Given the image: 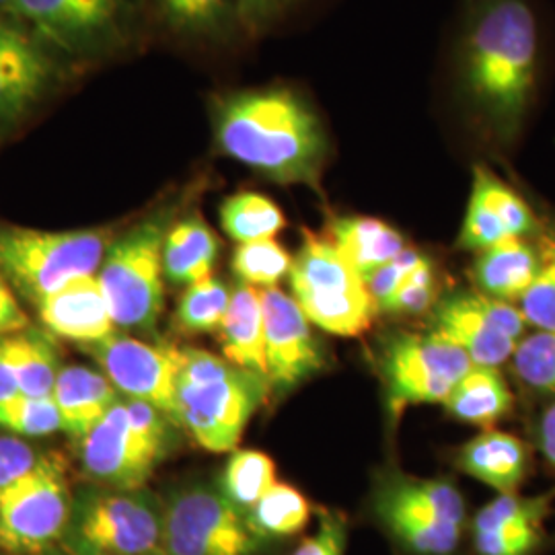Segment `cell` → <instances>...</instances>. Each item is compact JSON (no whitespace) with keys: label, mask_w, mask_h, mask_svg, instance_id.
<instances>
[{"label":"cell","mask_w":555,"mask_h":555,"mask_svg":"<svg viewBox=\"0 0 555 555\" xmlns=\"http://www.w3.org/2000/svg\"><path fill=\"white\" fill-rule=\"evenodd\" d=\"M539 79V25L529 0H476L456 59V95L488 139L513 144Z\"/></svg>","instance_id":"1"},{"label":"cell","mask_w":555,"mask_h":555,"mask_svg":"<svg viewBox=\"0 0 555 555\" xmlns=\"http://www.w3.org/2000/svg\"><path fill=\"white\" fill-rule=\"evenodd\" d=\"M220 153L282 185L319 188L332 142L315 105L286 85L241 89L212 101Z\"/></svg>","instance_id":"2"},{"label":"cell","mask_w":555,"mask_h":555,"mask_svg":"<svg viewBox=\"0 0 555 555\" xmlns=\"http://www.w3.org/2000/svg\"><path fill=\"white\" fill-rule=\"evenodd\" d=\"M270 385L206 350H183L178 380L176 424L202 449L229 453L238 444Z\"/></svg>","instance_id":"3"},{"label":"cell","mask_w":555,"mask_h":555,"mask_svg":"<svg viewBox=\"0 0 555 555\" xmlns=\"http://www.w3.org/2000/svg\"><path fill=\"white\" fill-rule=\"evenodd\" d=\"M176 422L155 405L126 399L80 438L85 474L105 488L139 490L171 447Z\"/></svg>","instance_id":"4"},{"label":"cell","mask_w":555,"mask_h":555,"mask_svg":"<svg viewBox=\"0 0 555 555\" xmlns=\"http://www.w3.org/2000/svg\"><path fill=\"white\" fill-rule=\"evenodd\" d=\"M109 247L103 229L0 227V274L34 305L80 278L98 276Z\"/></svg>","instance_id":"5"},{"label":"cell","mask_w":555,"mask_h":555,"mask_svg":"<svg viewBox=\"0 0 555 555\" xmlns=\"http://www.w3.org/2000/svg\"><path fill=\"white\" fill-rule=\"evenodd\" d=\"M288 282L302 313L327 334L357 337L375 321L377 305L364 280L325 235L302 233Z\"/></svg>","instance_id":"6"},{"label":"cell","mask_w":555,"mask_h":555,"mask_svg":"<svg viewBox=\"0 0 555 555\" xmlns=\"http://www.w3.org/2000/svg\"><path fill=\"white\" fill-rule=\"evenodd\" d=\"M62 543L70 555H165L163 502L144 488L85 490L73 496Z\"/></svg>","instance_id":"7"},{"label":"cell","mask_w":555,"mask_h":555,"mask_svg":"<svg viewBox=\"0 0 555 555\" xmlns=\"http://www.w3.org/2000/svg\"><path fill=\"white\" fill-rule=\"evenodd\" d=\"M169 227V212L163 210L109 243L98 280L116 327L155 332L165 298L163 247Z\"/></svg>","instance_id":"8"},{"label":"cell","mask_w":555,"mask_h":555,"mask_svg":"<svg viewBox=\"0 0 555 555\" xmlns=\"http://www.w3.org/2000/svg\"><path fill=\"white\" fill-rule=\"evenodd\" d=\"M73 511V494L64 461L54 453L0 494V550L9 554H41L62 541Z\"/></svg>","instance_id":"9"},{"label":"cell","mask_w":555,"mask_h":555,"mask_svg":"<svg viewBox=\"0 0 555 555\" xmlns=\"http://www.w3.org/2000/svg\"><path fill=\"white\" fill-rule=\"evenodd\" d=\"M259 545L245 513L219 486L194 483L163 502L165 555H256Z\"/></svg>","instance_id":"10"},{"label":"cell","mask_w":555,"mask_h":555,"mask_svg":"<svg viewBox=\"0 0 555 555\" xmlns=\"http://www.w3.org/2000/svg\"><path fill=\"white\" fill-rule=\"evenodd\" d=\"M472 366V358L435 332L397 334L380 357L391 412L399 414L405 405L417 403H444Z\"/></svg>","instance_id":"11"},{"label":"cell","mask_w":555,"mask_h":555,"mask_svg":"<svg viewBox=\"0 0 555 555\" xmlns=\"http://www.w3.org/2000/svg\"><path fill=\"white\" fill-rule=\"evenodd\" d=\"M527 319L515 302L474 291L440 298L430 318V332L456 344L476 366H500L515 357L525 337Z\"/></svg>","instance_id":"12"},{"label":"cell","mask_w":555,"mask_h":555,"mask_svg":"<svg viewBox=\"0 0 555 555\" xmlns=\"http://www.w3.org/2000/svg\"><path fill=\"white\" fill-rule=\"evenodd\" d=\"M82 348L100 362L101 373L112 380L118 393L146 401L176 422L183 350L118 334Z\"/></svg>","instance_id":"13"},{"label":"cell","mask_w":555,"mask_h":555,"mask_svg":"<svg viewBox=\"0 0 555 555\" xmlns=\"http://www.w3.org/2000/svg\"><path fill=\"white\" fill-rule=\"evenodd\" d=\"M263 309V339L268 385L286 393L323 369V352L311 332V321L297 300L280 288H259Z\"/></svg>","instance_id":"14"},{"label":"cell","mask_w":555,"mask_h":555,"mask_svg":"<svg viewBox=\"0 0 555 555\" xmlns=\"http://www.w3.org/2000/svg\"><path fill=\"white\" fill-rule=\"evenodd\" d=\"M11 7L36 36L70 54L98 46L121 17V0H11Z\"/></svg>","instance_id":"15"},{"label":"cell","mask_w":555,"mask_h":555,"mask_svg":"<svg viewBox=\"0 0 555 555\" xmlns=\"http://www.w3.org/2000/svg\"><path fill=\"white\" fill-rule=\"evenodd\" d=\"M54 79L40 43L20 27L0 21V137L25 118Z\"/></svg>","instance_id":"16"},{"label":"cell","mask_w":555,"mask_h":555,"mask_svg":"<svg viewBox=\"0 0 555 555\" xmlns=\"http://www.w3.org/2000/svg\"><path fill=\"white\" fill-rule=\"evenodd\" d=\"M36 307L41 325L52 336L77 341L80 346L100 344L116 336V321L98 276L80 278L43 298Z\"/></svg>","instance_id":"17"},{"label":"cell","mask_w":555,"mask_h":555,"mask_svg":"<svg viewBox=\"0 0 555 555\" xmlns=\"http://www.w3.org/2000/svg\"><path fill=\"white\" fill-rule=\"evenodd\" d=\"M373 513L397 545L414 555H455L463 527L444 522L405 500L383 479L373 498Z\"/></svg>","instance_id":"18"},{"label":"cell","mask_w":555,"mask_h":555,"mask_svg":"<svg viewBox=\"0 0 555 555\" xmlns=\"http://www.w3.org/2000/svg\"><path fill=\"white\" fill-rule=\"evenodd\" d=\"M539 268V243L531 238L511 237L479 251L469 274L477 293L518 305L533 284Z\"/></svg>","instance_id":"19"},{"label":"cell","mask_w":555,"mask_h":555,"mask_svg":"<svg viewBox=\"0 0 555 555\" xmlns=\"http://www.w3.org/2000/svg\"><path fill=\"white\" fill-rule=\"evenodd\" d=\"M118 389L103 373L87 366L60 369L52 397L59 405L62 430L80 440L118 403Z\"/></svg>","instance_id":"20"},{"label":"cell","mask_w":555,"mask_h":555,"mask_svg":"<svg viewBox=\"0 0 555 555\" xmlns=\"http://www.w3.org/2000/svg\"><path fill=\"white\" fill-rule=\"evenodd\" d=\"M456 465L498 494H513L529 472V451L520 438L488 430L461 449Z\"/></svg>","instance_id":"21"},{"label":"cell","mask_w":555,"mask_h":555,"mask_svg":"<svg viewBox=\"0 0 555 555\" xmlns=\"http://www.w3.org/2000/svg\"><path fill=\"white\" fill-rule=\"evenodd\" d=\"M219 339L224 360L268 380L259 288L247 284H238L233 288L227 315L220 325Z\"/></svg>","instance_id":"22"},{"label":"cell","mask_w":555,"mask_h":555,"mask_svg":"<svg viewBox=\"0 0 555 555\" xmlns=\"http://www.w3.org/2000/svg\"><path fill=\"white\" fill-rule=\"evenodd\" d=\"M327 237L364 282L408 247L396 227L373 217H336Z\"/></svg>","instance_id":"23"},{"label":"cell","mask_w":555,"mask_h":555,"mask_svg":"<svg viewBox=\"0 0 555 555\" xmlns=\"http://www.w3.org/2000/svg\"><path fill=\"white\" fill-rule=\"evenodd\" d=\"M219 251V238L199 217L171 222L163 247L165 278L185 288L206 280L212 276Z\"/></svg>","instance_id":"24"},{"label":"cell","mask_w":555,"mask_h":555,"mask_svg":"<svg viewBox=\"0 0 555 555\" xmlns=\"http://www.w3.org/2000/svg\"><path fill=\"white\" fill-rule=\"evenodd\" d=\"M451 416L492 428L513 408V393L496 366H472L442 403Z\"/></svg>","instance_id":"25"},{"label":"cell","mask_w":555,"mask_h":555,"mask_svg":"<svg viewBox=\"0 0 555 555\" xmlns=\"http://www.w3.org/2000/svg\"><path fill=\"white\" fill-rule=\"evenodd\" d=\"M247 525L259 541L295 537L309 525L311 504L286 483H274L258 502L245 513Z\"/></svg>","instance_id":"26"},{"label":"cell","mask_w":555,"mask_h":555,"mask_svg":"<svg viewBox=\"0 0 555 555\" xmlns=\"http://www.w3.org/2000/svg\"><path fill=\"white\" fill-rule=\"evenodd\" d=\"M160 17L179 36L212 40L241 27L235 0H157Z\"/></svg>","instance_id":"27"},{"label":"cell","mask_w":555,"mask_h":555,"mask_svg":"<svg viewBox=\"0 0 555 555\" xmlns=\"http://www.w3.org/2000/svg\"><path fill=\"white\" fill-rule=\"evenodd\" d=\"M222 231L241 243L274 238L286 227V217L274 199L258 192H238L220 204Z\"/></svg>","instance_id":"28"},{"label":"cell","mask_w":555,"mask_h":555,"mask_svg":"<svg viewBox=\"0 0 555 555\" xmlns=\"http://www.w3.org/2000/svg\"><path fill=\"white\" fill-rule=\"evenodd\" d=\"M276 483L274 461L259 451H237L229 459L219 488L238 511L247 513Z\"/></svg>","instance_id":"29"},{"label":"cell","mask_w":555,"mask_h":555,"mask_svg":"<svg viewBox=\"0 0 555 555\" xmlns=\"http://www.w3.org/2000/svg\"><path fill=\"white\" fill-rule=\"evenodd\" d=\"M231 288L210 276L188 286L179 298L176 323L185 334H219L231 302Z\"/></svg>","instance_id":"30"},{"label":"cell","mask_w":555,"mask_h":555,"mask_svg":"<svg viewBox=\"0 0 555 555\" xmlns=\"http://www.w3.org/2000/svg\"><path fill=\"white\" fill-rule=\"evenodd\" d=\"M15 366L20 393L27 397H52L59 378V357L48 337L38 332L15 336Z\"/></svg>","instance_id":"31"},{"label":"cell","mask_w":555,"mask_h":555,"mask_svg":"<svg viewBox=\"0 0 555 555\" xmlns=\"http://www.w3.org/2000/svg\"><path fill=\"white\" fill-rule=\"evenodd\" d=\"M474 190L492 206V210L504 222L511 237L533 238L543 233L531 206L520 198L511 185L496 178L488 167L476 165Z\"/></svg>","instance_id":"32"},{"label":"cell","mask_w":555,"mask_h":555,"mask_svg":"<svg viewBox=\"0 0 555 555\" xmlns=\"http://www.w3.org/2000/svg\"><path fill=\"white\" fill-rule=\"evenodd\" d=\"M241 284L254 288H278V282L291 274L293 256L276 238L241 243L231 259Z\"/></svg>","instance_id":"33"},{"label":"cell","mask_w":555,"mask_h":555,"mask_svg":"<svg viewBox=\"0 0 555 555\" xmlns=\"http://www.w3.org/2000/svg\"><path fill=\"white\" fill-rule=\"evenodd\" d=\"M385 481L396 490L397 494L414 502L420 508L428 511L444 522L456 527L465 525L467 506L461 492L447 479H414L408 476L385 477Z\"/></svg>","instance_id":"34"},{"label":"cell","mask_w":555,"mask_h":555,"mask_svg":"<svg viewBox=\"0 0 555 555\" xmlns=\"http://www.w3.org/2000/svg\"><path fill=\"white\" fill-rule=\"evenodd\" d=\"M0 428L11 437H50L62 430L54 397L15 396L0 403Z\"/></svg>","instance_id":"35"},{"label":"cell","mask_w":555,"mask_h":555,"mask_svg":"<svg viewBox=\"0 0 555 555\" xmlns=\"http://www.w3.org/2000/svg\"><path fill=\"white\" fill-rule=\"evenodd\" d=\"M516 377L533 391L555 397V330H537L516 346Z\"/></svg>","instance_id":"36"},{"label":"cell","mask_w":555,"mask_h":555,"mask_svg":"<svg viewBox=\"0 0 555 555\" xmlns=\"http://www.w3.org/2000/svg\"><path fill=\"white\" fill-rule=\"evenodd\" d=\"M539 237L541 268L529 291L518 300V309L535 330H555V231Z\"/></svg>","instance_id":"37"},{"label":"cell","mask_w":555,"mask_h":555,"mask_svg":"<svg viewBox=\"0 0 555 555\" xmlns=\"http://www.w3.org/2000/svg\"><path fill=\"white\" fill-rule=\"evenodd\" d=\"M552 496L522 498L516 492L500 494L474 516V533L502 531L531 518H545Z\"/></svg>","instance_id":"38"},{"label":"cell","mask_w":555,"mask_h":555,"mask_svg":"<svg viewBox=\"0 0 555 555\" xmlns=\"http://www.w3.org/2000/svg\"><path fill=\"white\" fill-rule=\"evenodd\" d=\"M506 238H511V235H508L504 222L500 220L483 196L472 188L467 212H465V220H463V227L459 233V247L479 254Z\"/></svg>","instance_id":"39"},{"label":"cell","mask_w":555,"mask_h":555,"mask_svg":"<svg viewBox=\"0 0 555 555\" xmlns=\"http://www.w3.org/2000/svg\"><path fill=\"white\" fill-rule=\"evenodd\" d=\"M543 537V518H531L502 531L474 533L477 555H531Z\"/></svg>","instance_id":"40"},{"label":"cell","mask_w":555,"mask_h":555,"mask_svg":"<svg viewBox=\"0 0 555 555\" xmlns=\"http://www.w3.org/2000/svg\"><path fill=\"white\" fill-rule=\"evenodd\" d=\"M437 280H435V268L430 259H422L416 270L405 278V282L399 286L393 298L385 305L383 311L387 313H420L428 309L435 300Z\"/></svg>","instance_id":"41"},{"label":"cell","mask_w":555,"mask_h":555,"mask_svg":"<svg viewBox=\"0 0 555 555\" xmlns=\"http://www.w3.org/2000/svg\"><path fill=\"white\" fill-rule=\"evenodd\" d=\"M422 259L424 256L420 251L412 247H405L396 259H391L389 263L378 268L373 276L366 278L364 284L369 288V295L375 300L378 311L385 309V305L393 298L399 286L405 282V278L410 276L422 263Z\"/></svg>","instance_id":"42"},{"label":"cell","mask_w":555,"mask_h":555,"mask_svg":"<svg viewBox=\"0 0 555 555\" xmlns=\"http://www.w3.org/2000/svg\"><path fill=\"white\" fill-rule=\"evenodd\" d=\"M348 527L344 516L323 511L319 515L318 533L305 539L293 555H346Z\"/></svg>","instance_id":"43"},{"label":"cell","mask_w":555,"mask_h":555,"mask_svg":"<svg viewBox=\"0 0 555 555\" xmlns=\"http://www.w3.org/2000/svg\"><path fill=\"white\" fill-rule=\"evenodd\" d=\"M38 456L20 437L0 435V494L23 474H27L36 465Z\"/></svg>","instance_id":"44"},{"label":"cell","mask_w":555,"mask_h":555,"mask_svg":"<svg viewBox=\"0 0 555 555\" xmlns=\"http://www.w3.org/2000/svg\"><path fill=\"white\" fill-rule=\"evenodd\" d=\"M300 0H235L241 27L261 34L293 11Z\"/></svg>","instance_id":"45"},{"label":"cell","mask_w":555,"mask_h":555,"mask_svg":"<svg viewBox=\"0 0 555 555\" xmlns=\"http://www.w3.org/2000/svg\"><path fill=\"white\" fill-rule=\"evenodd\" d=\"M29 327V319L21 309L20 300L7 278L0 274V336L4 334H21Z\"/></svg>","instance_id":"46"},{"label":"cell","mask_w":555,"mask_h":555,"mask_svg":"<svg viewBox=\"0 0 555 555\" xmlns=\"http://www.w3.org/2000/svg\"><path fill=\"white\" fill-rule=\"evenodd\" d=\"M20 396V380L15 366V336L0 339V403Z\"/></svg>","instance_id":"47"},{"label":"cell","mask_w":555,"mask_h":555,"mask_svg":"<svg viewBox=\"0 0 555 555\" xmlns=\"http://www.w3.org/2000/svg\"><path fill=\"white\" fill-rule=\"evenodd\" d=\"M539 449L555 472V401L547 405V410L541 414L539 420Z\"/></svg>","instance_id":"48"},{"label":"cell","mask_w":555,"mask_h":555,"mask_svg":"<svg viewBox=\"0 0 555 555\" xmlns=\"http://www.w3.org/2000/svg\"><path fill=\"white\" fill-rule=\"evenodd\" d=\"M34 555H70L66 550L62 552V550H56V547H50V550H46V552H41V554H34Z\"/></svg>","instance_id":"49"},{"label":"cell","mask_w":555,"mask_h":555,"mask_svg":"<svg viewBox=\"0 0 555 555\" xmlns=\"http://www.w3.org/2000/svg\"><path fill=\"white\" fill-rule=\"evenodd\" d=\"M7 4H11V0H0V7H7Z\"/></svg>","instance_id":"50"}]
</instances>
